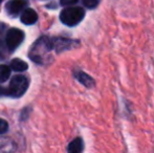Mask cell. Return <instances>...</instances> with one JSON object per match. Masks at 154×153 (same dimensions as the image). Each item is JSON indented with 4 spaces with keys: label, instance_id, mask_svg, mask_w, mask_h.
<instances>
[{
    "label": "cell",
    "instance_id": "obj_1",
    "mask_svg": "<svg viewBox=\"0 0 154 153\" xmlns=\"http://www.w3.org/2000/svg\"><path fill=\"white\" fill-rule=\"evenodd\" d=\"M84 16H85V11L83 8L79 6H71L62 11L60 14V20L65 25L75 26L83 20Z\"/></svg>",
    "mask_w": 154,
    "mask_h": 153
},
{
    "label": "cell",
    "instance_id": "obj_2",
    "mask_svg": "<svg viewBox=\"0 0 154 153\" xmlns=\"http://www.w3.org/2000/svg\"><path fill=\"white\" fill-rule=\"evenodd\" d=\"M27 87H29L27 78L21 75H17L11 80L10 86H8V94L14 98H20L25 93Z\"/></svg>",
    "mask_w": 154,
    "mask_h": 153
},
{
    "label": "cell",
    "instance_id": "obj_3",
    "mask_svg": "<svg viewBox=\"0 0 154 153\" xmlns=\"http://www.w3.org/2000/svg\"><path fill=\"white\" fill-rule=\"evenodd\" d=\"M54 48L53 39H49L47 37H42L39 39L35 44L34 48L31 51V59L34 60L36 63H42V59L40 57V54H44L45 51H49Z\"/></svg>",
    "mask_w": 154,
    "mask_h": 153
},
{
    "label": "cell",
    "instance_id": "obj_4",
    "mask_svg": "<svg viewBox=\"0 0 154 153\" xmlns=\"http://www.w3.org/2000/svg\"><path fill=\"white\" fill-rule=\"evenodd\" d=\"M24 39V33L19 29H10L6 33L5 43L11 51L15 50Z\"/></svg>",
    "mask_w": 154,
    "mask_h": 153
},
{
    "label": "cell",
    "instance_id": "obj_5",
    "mask_svg": "<svg viewBox=\"0 0 154 153\" xmlns=\"http://www.w3.org/2000/svg\"><path fill=\"white\" fill-rule=\"evenodd\" d=\"M77 44H78L77 41L69 40V39H65V38L53 39L54 49H56L58 53H61L63 50L72 48V47H75V45H77Z\"/></svg>",
    "mask_w": 154,
    "mask_h": 153
},
{
    "label": "cell",
    "instance_id": "obj_6",
    "mask_svg": "<svg viewBox=\"0 0 154 153\" xmlns=\"http://www.w3.org/2000/svg\"><path fill=\"white\" fill-rule=\"evenodd\" d=\"M25 6H26V2L24 0H10L6 3L5 8L10 16H17Z\"/></svg>",
    "mask_w": 154,
    "mask_h": 153
},
{
    "label": "cell",
    "instance_id": "obj_7",
    "mask_svg": "<svg viewBox=\"0 0 154 153\" xmlns=\"http://www.w3.org/2000/svg\"><path fill=\"white\" fill-rule=\"evenodd\" d=\"M37 20H38V15H37L36 11H34L32 8H26L25 11H23L22 15H21V22L23 24L32 25Z\"/></svg>",
    "mask_w": 154,
    "mask_h": 153
},
{
    "label": "cell",
    "instance_id": "obj_8",
    "mask_svg": "<svg viewBox=\"0 0 154 153\" xmlns=\"http://www.w3.org/2000/svg\"><path fill=\"white\" fill-rule=\"evenodd\" d=\"M75 78L80 82L81 84H83L85 87L91 88L94 86V80L92 79L90 76H88L87 74L83 72H75Z\"/></svg>",
    "mask_w": 154,
    "mask_h": 153
},
{
    "label": "cell",
    "instance_id": "obj_9",
    "mask_svg": "<svg viewBox=\"0 0 154 153\" xmlns=\"http://www.w3.org/2000/svg\"><path fill=\"white\" fill-rule=\"evenodd\" d=\"M83 149H84V144L82 139H80V137H77L72 142H70L68 147H67V151L70 153H80L83 151Z\"/></svg>",
    "mask_w": 154,
    "mask_h": 153
},
{
    "label": "cell",
    "instance_id": "obj_10",
    "mask_svg": "<svg viewBox=\"0 0 154 153\" xmlns=\"http://www.w3.org/2000/svg\"><path fill=\"white\" fill-rule=\"evenodd\" d=\"M11 67L15 72H24L29 68V65H27L26 62L22 61L20 59H13L12 62H11Z\"/></svg>",
    "mask_w": 154,
    "mask_h": 153
},
{
    "label": "cell",
    "instance_id": "obj_11",
    "mask_svg": "<svg viewBox=\"0 0 154 153\" xmlns=\"http://www.w3.org/2000/svg\"><path fill=\"white\" fill-rule=\"evenodd\" d=\"M11 70H12V67L5 65V64L0 65V83L8 81L11 76Z\"/></svg>",
    "mask_w": 154,
    "mask_h": 153
},
{
    "label": "cell",
    "instance_id": "obj_12",
    "mask_svg": "<svg viewBox=\"0 0 154 153\" xmlns=\"http://www.w3.org/2000/svg\"><path fill=\"white\" fill-rule=\"evenodd\" d=\"M82 1L87 8H94L100 3V0H82Z\"/></svg>",
    "mask_w": 154,
    "mask_h": 153
},
{
    "label": "cell",
    "instance_id": "obj_13",
    "mask_svg": "<svg viewBox=\"0 0 154 153\" xmlns=\"http://www.w3.org/2000/svg\"><path fill=\"white\" fill-rule=\"evenodd\" d=\"M5 37H6V25L4 23L0 22V44L5 39Z\"/></svg>",
    "mask_w": 154,
    "mask_h": 153
},
{
    "label": "cell",
    "instance_id": "obj_14",
    "mask_svg": "<svg viewBox=\"0 0 154 153\" xmlns=\"http://www.w3.org/2000/svg\"><path fill=\"white\" fill-rule=\"evenodd\" d=\"M8 124L4 120L0 118V134L5 133L8 131Z\"/></svg>",
    "mask_w": 154,
    "mask_h": 153
},
{
    "label": "cell",
    "instance_id": "obj_15",
    "mask_svg": "<svg viewBox=\"0 0 154 153\" xmlns=\"http://www.w3.org/2000/svg\"><path fill=\"white\" fill-rule=\"evenodd\" d=\"M75 2H78V0H60L61 5H71V4H75Z\"/></svg>",
    "mask_w": 154,
    "mask_h": 153
},
{
    "label": "cell",
    "instance_id": "obj_16",
    "mask_svg": "<svg viewBox=\"0 0 154 153\" xmlns=\"http://www.w3.org/2000/svg\"><path fill=\"white\" fill-rule=\"evenodd\" d=\"M6 93H8V89L5 90L2 87H0V96H3V94H6Z\"/></svg>",
    "mask_w": 154,
    "mask_h": 153
},
{
    "label": "cell",
    "instance_id": "obj_17",
    "mask_svg": "<svg viewBox=\"0 0 154 153\" xmlns=\"http://www.w3.org/2000/svg\"><path fill=\"white\" fill-rule=\"evenodd\" d=\"M2 1H3V0H0V5H1V3H2Z\"/></svg>",
    "mask_w": 154,
    "mask_h": 153
}]
</instances>
